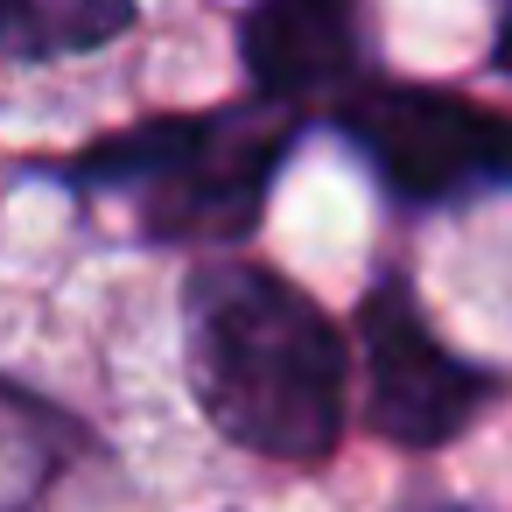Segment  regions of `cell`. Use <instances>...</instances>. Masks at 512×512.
<instances>
[{
	"instance_id": "obj_1",
	"label": "cell",
	"mask_w": 512,
	"mask_h": 512,
	"mask_svg": "<svg viewBox=\"0 0 512 512\" xmlns=\"http://www.w3.org/2000/svg\"><path fill=\"white\" fill-rule=\"evenodd\" d=\"M183 365L204 421L267 463H323L344 442L351 351L274 267L204 260L183 281Z\"/></svg>"
},
{
	"instance_id": "obj_9",
	"label": "cell",
	"mask_w": 512,
	"mask_h": 512,
	"mask_svg": "<svg viewBox=\"0 0 512 512\" xmlns=\"http://www.w3.org/2000/svg\"><path fill=\"white\" fill-rule=\"evenodd\" d=\"M449 512H456V505H449Z\"/></svg>"
},
{
	"instance_id": "obj_3",
	"label": "cell",
	"mask_w": 512,
	"mask_h": 512,
	"mask_svg": "<svg viewBox=\"0 0 512 512\" xmlns=\"http://www.w3.org/2000/svg\"><path fill=\"white\" fill-rule=\"evenodd\" d=\"M337 134L393 204H477L512 190V113L442 85H351Z\"/></svg>"
},
{
	"instance_id": "obj_7",
	"label": "cell",
	"mask_w": 512,
	"mask_h": 512,
	"mask_svg": "<svg viewBox=\"0 0 512 512\" xmlns=\"http://www.w3.org/2000/svg\"><path fill=\"white\" fill-rule=\"evenodd\" d=\"M64 456H71L64 414L0 379V512H36L43 491L64 477Z\"/></svg>"
},
{
	"instance_id": "obj_4",
	"label": "cell",
	"mask_w": 512,
	"mask_h": 512,
	"mask_svg": "<svg viewBox=\"0 0 512 512\" xmlns=\"http://www.w3.org/2000/svg\"><path fill=\"white\" fill-rule=\"evenodd\" d=\"M358 365H365V421L400 449H442L456 442L498 393L484 365L449 351L435 323L414 302V281L386 274L358 302Z\"/></svg>"
},
{
	"instance_id": "obj_2",
	"label": "cell",
	"mask_w": 512,
	"mask_h": 512,
	"mask_svg": "<svg viewBox=\"0 0 512 512\" xmlns=\"http://www.w3.org/2000/svg\"><path fill=\"white\" fill-rule=\"evenodd\" d=\"M295 141V113L253 99L211 113H162L43 169L78 197H120L148 246H239L253 239Z\"/></svg>"
},
{
	"instance_id": "obj_6",
	"label": "cell",
	"mask_w": 512,
	"mask_h": 512,
	"mask_svg": "<svg viewBox=\"0 0 512 512\" xmlns=\"http://www.w3.org/2000/svg\"><path fill=\"white\" fill-rule=\"evenodd\" d=\"M134 29V0H0V57L57 64L106 50Z\"/></svg>"
},
{
	"instance_id": "obj_8",
	"label": "cell",
	"mask_w": 512,
	"mask_h": 512,
	"mask_svg": "<svg viewBox=\"0 0 512 512\" xmlns=\"http://www.w3.org/2000/svg\"><path fill=\"white\" fill-rule=\"evenodd\" d=\"M491 64L512 78V0H498V36H491Z\"/></svg>"
},
{
	"instance_id": "obj_5",
	"label": "cell",
	"mask_w": 512,
	"mask_h": 512,
	"mask_svg": "<svg viewBox=\"0 0 512 512\" xmlns=\"http://www.w3.org/2000/svg\"><path fill=\"white\" fill-rule=\"evenodd\" d=\"M239 64L267 106L295 113L309 99H344L365 85L358 0H253L239 15Z\"/></svg>"
}]
</instances>
